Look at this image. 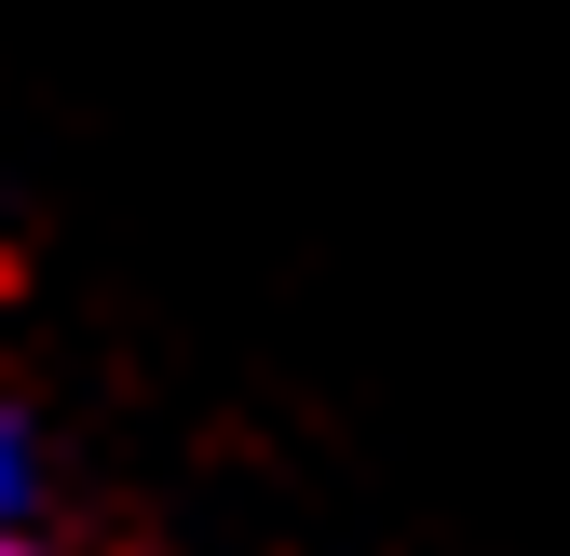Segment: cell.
Wrapping results in <instances>:
<instances>
[{"label": "cell", "mask_w": 570, "mask_h": 556, "mask_svg": "<svg viewBox=\"0 0 570 556\" xmlns=\"http://www.w3.org/2000/svg\"><path fill=\"white\" fill-rule=\"evenodd\" d=\"M0 503H14V435H0Z\"/></svg>", "instance_id": "cell-1"}, {"label": "cell", "mask_w": 570, "mask_h": 556, "mask_svg": "<svg viewBox=\"0 0 570 556\" xmlns=\"http://www.w3.org/2000/svg\"><path fill=\"white\" fill-rule=\"evenodd\" d=\"M0 556H41V543H14V529H0Z\"/></svg>", "instance_id": "cell-2"}]
</instances>
